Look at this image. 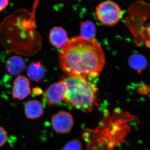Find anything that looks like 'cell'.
<instances>
[{
  "instance_id": "obj_1",
  "label": "cell",
  "mask_w": 150,
  "mask_h": 150,
  "mask_svg": "<svg viewBox=\"0 0 150 150\" xmlns=\"http://www.w3.org/2000/svg\"><path fill=\"white\" fill-rule=\"evenodd\" d=\"M61 69L69 76L89 79L98 77L105 63L104 51L94 38L81 36L73 38L61 48L59 54Z\"/></svg>"
},
{
  "instance_id": "obj_2",
  "label": "cell",
  "mask_w": 150,
  "mask_h": 150,
  "mask_svg": "<svg viewBox=\"0 0 150 150\" xmlns=\"http://www.w3.org/2000/svg\"><path fill=\"white\" fill-rule=\"evenodd\" d=\"M62 81L66 88L65 101L79 110L91 112L97 103L95 84L87 78L69 75Z\"/></svg>"
},
{
  "instance_id": "obj_3",
  "label": "cell",
  "mask_w": 150,
  "mask_h": 150,
  "mask_svg": "<svg viewBox=\"0 0 150 150\" xmlns=\"http://www.w3.org/2000/svg\"><path fill=\"white\" fill-rule=\"evenodd\" d=\"M97 17L101 23L112 26L118 23L123 16V12L116 3L107 1L100 4L96 8Z\"/></svg>"
},
{
  "instance_id": "obj_4",
  "label": "cell",
  "mask_w": 150,
  "mask_h": 150,
  "mask_svg": "<svg viewBox=\"0 0 150 150\" xmlns=\"http://www.w3.org/2000/svg\"><path fill=\"white\" fill-rule=\"evenodd\" d=\"M51 124L52 128L57 134H67L72 129L74 118L70 112L59 111L52 116Z\"/></svg>"
},
{
  "instance_id": "obj_5",
  "label": "cell",
  "mask_w": 150,
  "mask_h": 150,
  "mask_svg": "<svg viewBox=\"0 0 150 150\" xmlns=\"http://www.w3.org/2000/svg\"><path fill=\"white\" fill-rule=\"evenodd\" d=\"M66 86L63 81L53 84L43 93V100L48 106H52L65 100Z\"/></svg>"
},
{
  "instance_id": "obj_6",
  "label": "cell",
  "mask_w": 150,
  "mask_h": 150,
  "mask_svg": "<svg viewBox=\"0 0 150 150\" xmlns=\"http://www.w3.org/2000/svg\"><path fill=\"white\" fill-rule=\"evenodd\" d=\"M30 93L31 90L29 80L24 76H18L15 80L12 89V94L13 99L23 100Z\"/></svg>"
},
{
  "instance_id": "obj_7",
  "label": "cell",
  "mask_w": 150,
  "mask_h": 150,
  "mask_svg": "<svg viewBox=\"0 0 150 150\" xmlns=\"http://www.w3.org/2000/svg\"><path fill=\"white\" fill-rule=\"evenodd\" d=\"M25 116L28 119H35L43 115L44 109L41 103L37 100H31L26 102L24 106Z\"/></svg>"
},
{
  "instance_id": "obj_8",
  "label": "cell",
  "mask_w": 150,
  "mask_h": 150,
  "mask_svg": "<svg viewBox=\"0 0 150 150\" xmlns=\"http://www.w3.org/2000/svg\"><path fill=\"white\" fill-rule=\"evenodd\" d=\"M50 40L53 46L58 48H62L68 41L67 33L63 28L56 27L50 31Z\"/></svg>"
},
{
  "instance_id": "obj_9",
  "label": "cell",
  "mask_w": 150,
  "mask_h": 150,
  "mask_svg": "<svg viewBox=\"0 0 150 150\" xmlns=\"http://www.w3.org/2000/svg\"><path fill=\"white\" fill-rule=\"evenodd\" d=\"M7 70L11 74L17 76L21 74L25 68V63L19 56H12L6 63Z\"/></svg>"
},
{
  "instance_id": "obj_10",
  "label": "cell",
  "mask_w": 150,
  "mask_h": 150,
  "mask_svg": "<svg viewBox=\"0 0 150 150\" xmlns=\"http://www.w3.org/2000/svg\"><path fill=\"white\" fill-rule=\"evenodd\" d=\"M27 74L31 80L39 81L43 79L46 74V70L41 62H34L28 67Z\"/></svg>"
},
{
  "instance_id": "obj_11",
  "label": "cell",
  "mask_w": 150,
  "mask_h": 150,
  "mask_svg": "<svg viewBox=\"0 0 150 150\" xmlns=\"http://www.w3.org/2000/svg\"><path fill=\"white\" fill-rule=\"evenodd\" d=\"M96 28L94 23L87 21L81 24V35L86 39L93 38L96 33Z\"/></svg>"
},
{
  "instance_id": "obj_12",
  "label": "cell",
  "mask_w": 150,
  "mask_h": 150,
  "mask_svg": "<svg viewBox=\"0 0 150 150\" xmlns=\"http://www.w3.org/2000/svg\"><path fill=\"white\" fill-rule=\"evenodd\" d=\"M129 63L131 67L138 71L144 70L147 66L146 60L140 54L132 55L129 59Z\"/></svg>"
},
{
  "instance_id": "obj_13",
  "label": "cell",
  "mask_w": 150,
  "mask_h": 150,
  "mask_svg": "<svg viewBox=\"0 0 150 150\" xmlns=\"http://www.w3.org/2000/svg\"><path fill=\"white\" fill-rule=\"evenodd\" d=\"M82 145L78 140H73L67 143L62 150H81Z\"/></svg>"
},
{
  "instance_id": "obj_14",
  "label": "cell",
  "mask_w": 150,
  "mask_h": 150,
  "mask_svg": "<svg viewBox=\"0 0 150 150\" xmlns=\"http://www.w3.org/2000/svg\"><path fill=\"white\" fill-rule=\"evenodd\" d=\"M7 137V132L4 128L0 126V147L5 144Z\"/></svg>"
},
{
  "instance_id": "obj_15",
  "label": "cell",
  "mask_w": 150,
  "mask_h": 150,
  "mask_svg": "<svg viewBox=\"0 0 150 150\" xmlns=\"http://www.w3.org/2000/svg\"><path fill=\"white\" fill-rule=\"evenodd\" d=\"M8 4L9 1L8 0L0 1V12L6 8Z\"/></svg>"
},
{
  "instance_id": "obj_16",
  "label": "cell",
  "mask_w": 150,
  "mask_h": 150,
  "mask_svg": "<svg viewBox=\"0 0 150 150\" xmlns=\"http://www.w3.org/2000/svg\"><path fill=\"white\" fill-rule=\"evenodd\" d=\"M33 93L35 95H39L43 93V91L40 88L36 87L33 88Z\"/></svg>"
}]
</instances>
